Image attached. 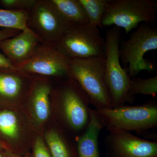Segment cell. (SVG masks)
<instances>
[{"label": "cell", "mask_w": 157, "mask_h": 157, "mask_svg": "<svg viewBox=\"0 0 157 157\" xmlns=\"http://www.w3.org/2000/svg\"><path fill=\"white\" fill-rule=\"evenodd\" d=\"M90 120L87 128L76 139L78 157H100L98 138L104 127L95 109L90 108Z\"/></svg>", "instance_id": "obj_14"}, {"label": "cell", "mask_w": 157, "mask_h": 157, "mask_svg": "<svg viewBox=\"0 0 157 157\" xmlns=\"http://www.w3.org/2000/svg\"><path fill=\"white\" fill-rule=\"evenodd\" d=\"M7 157H22L19 156L17 155L13 154L12 153H8L7 154Z\"/></svg>", "instance_id": "obj_25"}, {"label": "cell", "mask_w": 157, "mask_h": 157, "mask_svg": "<svg viewBox=\"0 0 157 157\" xmlns=\"http://www.w3.org/2000/svg\"><path fill=\"white\" fill-rule=\"evenodd\" d=\"M54 45L68 58L105 56V40L98 28L89 24L70 26Z\"/></svg>", "instance_id": "obj_5"}, {"label": "cell", "mask_w": 157, "mask_h": 157, "mask_svg": "<svg viewBox=\"0 0 157 157\" xmlns=\"http://www.w3.org/2000/svg\"><path fill=\"white\" fill-rule=\"evenodd\" d=\"M21 31L14 29H3L0 30V42L17 36Z\"/></svg>", "instance_id": "obj_23"}, {"label": "cell", "mask_w": 157, "mask_h": 157, "mask_svg": "<svg viewBox=\"0 0 157 157\" xmlns=\"http://www.w3.org/2000/svg\"><path fill=\"white\" fill-rule=\"evenodd\" d=\"M59 118L62 126L80 136L87 128L90 120L88 96L75 80L68 77L58 88L52 90Z\"/></svg>", "instance_id": "obj_1"}, {"label": "cell", "mask_w": 157, "mask_h": 157, "mask_svg": "<svg viewBox=\"0 0 157 157\" xmlns=\"http://www.w3.org/2000/svg\"><path fill=\"white\" fill-rule=\"evenodd\" d=\"M29 11L0 9V27L24 30L27 29Z\"/></svg>", "instance_id": "obj_18"}, {"label": "cell", "mask_w": 157, "mask_h": 157, "mask_svg": "<svg viewBox=\"0 0 157 157\" xmlns=\"http://www.w3.org/2000/svg\"><path fill=\"white\" fill-rule=\"evenodd\" d=\"M120 28L114 26L107 31L105 36V79L109 89L113 108L132 104L134 100L129 95L131 77L128 70L121 64L119 47Z\"/></svg>", "instance_id": "obj_4"}, {"label": "cell", "mask_w": 157, "mask_h": 157, "mask_svg": "<svg viewBox=\"0 0 157 157\" xmlns=\"http://www.w3.org/2000/svg\"><path fill=\"white\" fill-rule=\"evenodd\" d=\"M33 75L14 68H0V104L26 99Z\"/></svg>", "instance_id": "obj_11"}, {"label": "cell", "mask_w": 157, "mask_h": 157, "mask_svg": "<svg viewBox=\"0 0 157 157\" xmlns=\"http://www.w3.org/2000/svg\"><path fill=\"white\" fill-rule=\"evenodd\" d=\"M26 25L42 44L48 45H54L70 26L51 0L37 1L29 11Z\"/></svg>", "instance_id": "obj_8"}, {"label": "cell", "mask_w": 157, "mask_h": 157, "mask_svg": "<svg viewBox=\"0 0 157 157\" xmlns=\"http://www.w3.org/2000/svg\"><path fill=\"white\" fill-rule=\"evenodd\" d=\"M0 134L11 141H15L19 138L20 124L18 117L13 111L0 110Z\"/></svg>", "instance_id": "obj_17"}, {"label": "cell", "mask_w": 157, "mask_h": 157, "mask_svg": "<svg viewBox=\"0 0 157 157\" xmlns=\"http://www.w3.org/2000/svg\"><path fill=\"white\" fill-rule=\"evenodd\" d=\"M157 49V29L147 25H140L128 40L119 47L120 60L129 65L128 73L131 78L135 77L143 70H153L152 63L144 59L146 52Z\"/></svg>", "instance_id": "obj_7"}, {"label": "cell", "mask_w": 157, "mask_h": 157, "mask_svg": "<svg viewBox=\"0 0 157 157\" xmlns=\"http://www.w3.org/2000/svg\"><path fill=\"white\" fill-rule=\"evenodd\" d=\"M38 0H0L3 9L29 11L36 4Z\"/></svg>", "instance_id": "obj_21"}, {"label": "cell", "mask_w": 157, "mask_h": 157, "mask_svg": "<svg viewBox=\"0 0 157 157\" xmlns=\"http://www.w3.org/2000/svg\"><path fill=\"white\" fill-rule=\"evenodd\" d=\"M88 18L89 24L102 29L101 21L109 0H79Z\"/></svg>", "instance_id": "obj_19"}, {"label": "cell", "mask_w": 157, "mask_h": 157, "mask_svg": "<svg viewBox=\"0 0 157 157\" xmlns=\"http://www.w3.org/2000/svg\"><path fill=\"white\" fill-rule=\"evenodd\" d=\"M157 93V76L146 79L134 77L130 79L129 95L134 101V96L136 95H147L155 97Z\"/></svg>", "instance_id": "obj_20"}, {"label": "cell", "mask_w": 157, "mask_h": 157, "mask_svg": "<svg viewBox=\"0 0 157 157\" xmlns=\"http://www.w3.org/2000/svg\"><path fill=\"white\" fill-rule=\"evenodd\" d=\"M157 3L153 0H109L102 21V27L122 28L128 34L141 22H154Z\"/></svg>", "instance_id": "obj_6"}, {"label": "cell", "mask_w": 157, "mask_h": 157, "mask_svg": "<svg viewBox=\"0 0 157 157\" xmlns=\"http://www.w3.org/2000/svg\"><path fill=\"white\" fill-rule=\"evenodd\" d=\"M0 157H4L2 154V152H1V150H0Z\"/></svg>", "instance_id": "obj_26"}, {"label": "cell", "mask_w": 157, "mask_h": 157, "mask_svg": "<svg viewBox=\"0 0 157 157\" xmlns=\"http://www.w3.org/2000/svg\"><path fill=\"white\" fill-rule=\"evenodd\" d=\"M69 59L54 45L42 44L29 59L15 67L35 76L68 78Z\"/></svg>", "instance_id": "obj_9"}, {"label": "cell", "mask_w": 157, "mask_h": 157, "mask_svg": "<svg viewBox=\"0 0 157 157\" xmlns=\"http://www.w3.org/2000/svg\"><path fill=\"white\" fill-rule=\"evenodd\" d=\"M99 121L109 133L134 131L145 134L157 127V105L155 102L138 105L95 109Z\"/></svg>", "instance_id": "obj_3"}, {"label": "cell", "mask_w": 157, "mask_h": 157, "mask_svg": "<svg viewBox=\"0 0 157 157\" xmlns=\"http://www.w3.org/2000/svg\"><path fill=\"white\" fill-rule=\"evenodd\" d=\"M107 157H157V142L129 132L109 133L105 138Z\"/></svg>", "instance_id": "obj_10"}, {"label": "cell", "mask_w": 157, "mask_h": 157, "mask_svg": "<svg viewBox=\"0 0 157 157\" xmlns=\"http://www.w3.org/2000/svg\"><path fill=\"white\" fill-rule=\"evenodd\" d=\"M69 77L78 83L96 109L112 108V102L105 79V56L69 58Z\"/></svg>", "instance_id": "obj_2"}, {"label": "cell", "mask_w": 157, "mask_h": 157, "mask_svg": "<svg viewBox=\"0 0 157 157\" xmlns=\"http://www.w3.org/2000/svg\"><path fill=\"white\" fill-rule=\"evenodd\" d=\"M52 2L70 26L89 24L86 13L79 0H51Z\"/></svg>", "instance_id": "obj_16"}, {"label": "cell", "mask_w": 157, "mask_h": 157, "mask_svg": "<svg viewBox=\"0 0 157 157\" xmlns=\"http://www.w3.org/2000/svg\"><path fill=\"white\" fill-rule=\"evenodd\" d=\"M45 138L52 157H78L77 144L71 145L59 130L51 129L45 133Z\"/></svg>", "instance_id": "obj_15"}, {"label": "cell", "mask_w": 157, "mask_h": 157, "mask_svg": "<svg viewBox=\"0 0 157 157\" xmlns=\"http://www.w3.org/2000/svg\"><path fill=\"white\" fill-rule=\"evenodd\" d=\"M0 68H10V69L16 68L14 67V66L10 61L1 52H0Z\"/></svg>", "instance_id": "obj_24"}, {"label": "cell", "mask_w": 157, "mask_h": 157, "mask_svg": "<svg viewBox=\"0 0 157 157\" xmlns=\"http://www.w3.org/2000/svg\"><path fill=\"white\" fill-rule=\"evenodd\" d=\"M42 44L39 37L27 28L0 42V50L15 67L29 59Z\"/></svg>", "instance_id": "obj_12"}, {"label": "cell", "mask_w": 157, "mask_h": 157, "mask_svg": "<svg viewBox=\"0 0 157 157\" xmlns=\"http://www.w3.org/2000/svg\"><path fill=\"white\" fill-rule=\"evenodd\" d=\"M33 157H52L44 140L38 136L34 142Z\"/></svg>", "instance_id": "obj_22"}, {"label": "cell", "mask_w": 157, "mask_h": 157, "mask_svg": "<svg viewBox=\"0 0 157 157\" xmlns=\"http://www.w3.org/2000/svg\"><path fill=\"white\" fill-rule=\"evenodd\" d=\"M48 78L33 75L26 99L30 107L32 117L39 125L45 123L50 114V100L52 88Z\"/></svg>", "instance_id": "obj_13"}]
</instances>
